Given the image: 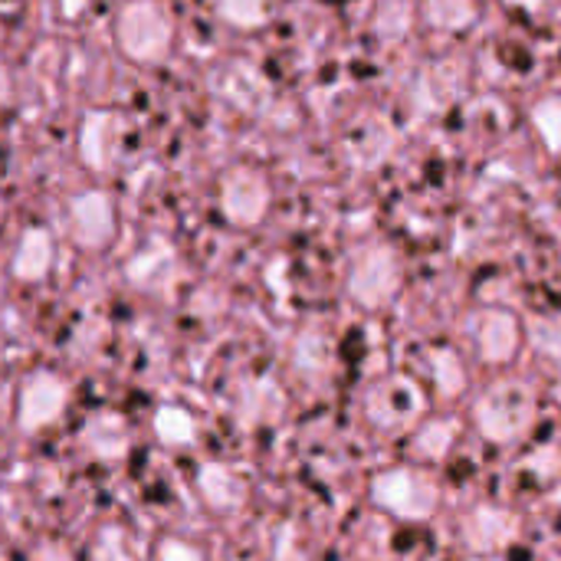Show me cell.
Here are the masks:
<instances>
[{"instance_id":"1","label":"cell","mask_w":561,"mask_h":561,"mask_svg":"<svg viewBox=\"0 0 561 561\" xmlns=\"http://www.w3.org/2000/svg\"><path fill=\"white\" fill-rule=\"evenodd\" d=\"M66 401H69V388L56 375H49V371L30 375L16 398V427L23 434H36V431L56 424L66 411Z\"/></svg>"},{"instance_id":"2","label":"cell","mask_w":561,"mask_h":561,"mask_svg":"<svg viewBox=\"0 0 561 561\" xmlns=\"http://www.w3.org/2000/svg\"><path fill=\"white\" fill-rule=\"evenodd\" d=\"M168 20L151 3H131L118 20V43L135 59H158L168 46Z\"/></svg>"},{"instance_id":"3","label":"cell","mask_w":561,"mask_h":561,"mask_svg":"<svg viewBox=\"0 0 561 561\" xmlns=\"http://www.w3.org/2000/svg\"><path fill=\"white\" fill-rule=\"evenodd\" d=\"M82 444L89 454H95L99 460H122L128 454L131 444V431L128 421L115 411H102L92 421H85L82 427Z\"/></svg>"},{"instance_id":"4","label":"cell","mask_w":561,"mask_h":561,"mask_svg":"<svg viewBox=\"0 0 561 561\" xmlns=\"http://www.w3.org/2000/svg\"><path fill=\"white\" fill-rule=\"evenodd\" d=\"M72 227L76 240L82 247H102L112 237V210L102 194H85L72 207Z\"/></svg>"},{"instance_id":"5","label":"cell","mask_w":561,"mask_h":561,"mask_svg":"<svg viewBox=\"0 0 561 561\" xmlns=\"http://www.w3.org/2000/svg\"><path fill=\"white\" fill-rule=\"evenodd\" d=\"M49 263H53L49 237L39 233V230L26 233L23 243H20V253H16V260H13V273H16L20 279H43L46 270H49Z\"/></svg>"},{"instance_id":"6","label":"cell","mask_w":561,"mask_h":561,"mask_svg":"<svg viewBox=\"0 0 561 561\" xmlns=\"http://www.w3.org/2000/svg\"><path fill=\"white\" fill-rule=\"evenodd\" d=\"M230 486H237V480L224 470V467H207L204 473H201V490H204V500L214 506V510H230V506H237L240 503V490H230Z\"/></svg>"},{"instance_id":"7","label":"cell","mask_w":561,"mask_h":561,"mask_svg":"<svg viewBox=\"0 0 561 561\" xmlns=\"http://www.w3.org/2000/svg\"><path fill=\"white\" fill-rule=\"evenodd\" d=\"M154 434L161 437V444L181 447V444H191L194 440V421L181 408H161L158 417H154Z\"/></svg>"},{"instance_id":"8","label":"cell","mask_w":561,"mask_h":561,"mask_svg":"<svg viewBox=\"0 0 561 561\" xmlns=\"http://www.w3.org/2000/svg\"><path fill=\"white\" fill-rule=\"evenodd\" d=\"M161 561H201V556H197L191 546H181V542H164V546H161Z\"/></svg>"},{"instance_id":"9","label":"cell","mask_w":561,"mask_h":561,"mask_svg":"<svg viewBox=\"0 0 561 561\" xmlns=\"http://www.w3.org/2000/svg\"><path fill=\"white\" fill-rule=\"evenodd\" d=\"M3 411H7V388L0 385V417H3Z\"/></svg>"},{"instance_id":"10","label":"cell","mask_w":561,"mask_h":561,"mask_svg":"<svg viewBox=\"0 0 561 561\" xmlns=\"http://www.w3.org/2000/svg\"><path fill=\"white\" fill-rule=\"evenodd\" d=\"M7 99V79H3V72H0V102Z\"/></svg>"}]
</instances>
